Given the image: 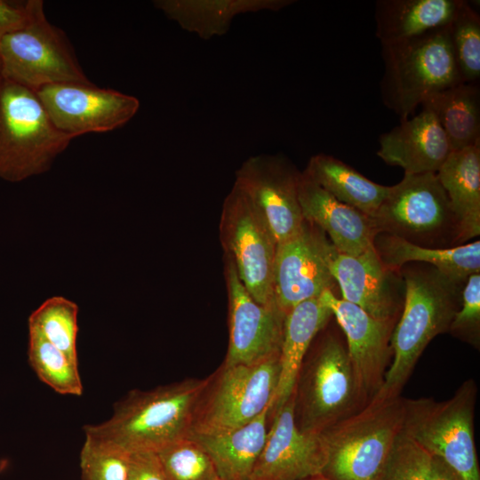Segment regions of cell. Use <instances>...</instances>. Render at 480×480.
Returning <instances> with one entry per match:
<instances>
[{
    "mask_svg": "<svg viewBox=\"0 0 480 480\" xmlns=\"http://www.w3.org/2000/svg\"><path fill=\"white\" fill-rule=\"evenodd\" d=\"M399 272L404 293L391 337L393 359L381 388L371 400L400 396L422 352L436 336L449 332L461 304L464 284L434 267L406 264Z\"/></svg>",
    "mask_w": 480,
    "mask_h": 480,
    "instance_id": "6da1fadb",
    "label": "cell"
},
{
    "mask_svg": "<svg viewBox=\"0 0 480 480\" xmlns=\"http://www.w3.org/2000/svg\"><path fill=\"white\" fill-rule=\"evenodd\" d=\"M206 379H188L148 391L132 390L115 404L112 416L84 427L85 437L128 453L156 452L191 435Z\"/></svg>",
    "mask_w": 480,
    "mask_h": 480,
    "instance_id": "7a4b0ae2",
    "label": "cell"
},
{
    "mask_svg": "<svg viewBox=\"0 0 480 480\" xmlns=\"http://www.w3.org/2000/svg\"><path fill=\"white\" fill-rule=\"evenodd\" d=\"M407 399H372L321 434L322 475L331 480H378L404 432Z\"/></svg>",
    "mask_w": 480,
    "mask_h": 480,
    "instance_id": "3957f363",
    "label": "cell"
},
{
    "mask_svg": "<svg viewBox=\"0 0 480 480\" xmlns=\"http://www.w3.org/2000/svg\"><path fill=\"white\" fill-rule=\"evenodd\" d=\"M383 104L404 121L432 94L462 83L450 25L381 44Z\"/></svg>",
    "mask_w": 480,
    "mask_h": 480,
    "instance_id": "277c9868",
    "label": "cell"
},
{
    "mask_svg": "<svg viewBox=\"0 0 480 480\" xmlns=\"http://www.w3.org/2000/svg\"><path fill=\"white\" fill-rule=\"evenodd\" d=\"M73 140L52 122L36 91L0 76V177L20 181L49 169Z\"/></svg>",
    "mask_w": 480,
    "mask_h": 480,
    "instance_id": "5b68a950",
    "label": "cell"
},
{
    "mask_svg": "<svg viewBox=\"0 0 480 480\" xmlns=\"http://www.w3.org/2000/svg\"><path fill=\"white\" fill-rule=\"evenodd\" d=\"M279 372L280 352L252 364H222L208 377L197 401L191 435L239 428L272 407Z\"/></svg>",
    "mask_w": 480,
    "mask_h": 480,
    "instance_id": "8992f818",
    "label": "cell"
},
{
    "mask_svg": "<svg viewBox=\"0 0 480 480\" xmlns=\"http://www.w3.org/2000/svg\"><path fill=\"white\" fill-rule=\"evenodd\" d=\"M379 233L420 246L460 245V228L436 172L404 175L372 218Z\"/></svg>",
    "mask_w": 480,
    "mask_h": 480,
    "instance_id": "52a82bcc",
    "label": "cell"
},
{
    "mask_svg": "<svg viewBox=\"0 0 480 480\" xmlns=\"http://www.w3.org/2000/svg\"><path fill=\"white\" fill-rule=\"evenodd\" d=\"M364 406L346 346L326 335L303 364L295 387V420L306 433L321 435Z\"/></svg>",
    "mask_w": 480,
    "mask_h": 480,
    "instance_id": "ba28073f",
    "label": "cell"
},
{
    "mask_svg": "<svg viewBox=\"0 0 480 480\" xmlns=\"http://www.w3.org/2000/svg\"><path fill=\"white\" fill-rule=\"evenodd\" d=\"M476 396V384L468 380L445 401H406L404 433L462 480H480L473 428Z\"/></svg>",
    "mask_w": 480,
    "mask_h": 480,
    "instance_id": "9c48e42d",
    "label": "cell"
},
{
    "mask_svg": "<svg viewBox=\"0 0 480 480\" xmlns=\"http://www.w3.org/2000/svg\"><path fill=\"white\" fill-rule=\"evenodd\" d=\"M220 239L239 279L258 303H276L274 269L276 239L264 217L236 185L225 197L220 220Z\"/></svg>",
    "mask_w": 480,
    "mask_h": 480,
    "instance_id": "30bf717a",
    "label": "cell"
},
{
    "mask_svg": "<svg viewBox=\"0 0 480 480\" xmlns=\"http://www.w3.org/2000/svg\"><path fill=\"white\" fill-rule=\"evenodd\" d=\"M0 74L35 91L90 82L65 33L48 21L44 9L27 26L0 39Z\"/></svg>",
    "mask_w": 480,
    "mask_h": 480,
    "instance_id": "8fae6325",
    "label": "cell"
},
{
    "mask_svg": "<svg viewBox=\"0 0 480 480\" xmlns=\"http://www.w3.org/2000/svg\"><path fill=\"white\" fill-rule=\"evenodd\" d=\"M36 92L56 127L73 139L118 129L140 108L136 97L92 82L50 84Z\"/></svg>",
    "mask_w": 480,
    "mask_h": 480,
    "instance_id": "7c38bea8",
    "label": "cell"
},
{
    "mask_svg": "<svg viewBox=\"0 0 480 480\" xmlns=\"http://www.w3.org/2000/svg\"><path fill=\"white\" fill-rule=\"evenodd\" d=\"M300 173L282 154L251 156L236 172L234 185L264 217L277 244L296 235L305 221L298 196Z\"/></svg>",
    "mask_w": 480,
    "mask_h": 480,
    "instance_id": "4fadbf2b",
    "label": "cell"
},
{
    "mask_svg": "<svg viewBox=\"0 0 480 480\" xmlns=\"http://www.w3.org/2000/svg\"><path fill=\"white\" fill-rule=\"evenodd\" d=\"M320 300L331 310L347 340L361 402L364 405L381 388L393 356L391 337L396 320L377 319L356 305L324 291Z\"/></svg>",
    "mask_w": 480,
    "mask_h": 480,
    "instance_id": "5bb4252c",
    "label": "cell"
},
{
    "mask_svg": "<svg viewBox=\"0 0 480 480\" xmlns=\"http://www.w3.org/2000/svg\"><path fill=\"white\" fill-rule=\"evenodd\" d=\"M332 248L325 233L306 220L296 235L277 244L274 295L282 311L332 291L335 281L328 265Z\"/></svg>",
    "mask_w": 480,
    "mask_h": 480,
    "instance_id": "9a60e30c",
    "label": "cell"
},
{
    "mask_svg": "<svg viewBox=\"0 0 480 480\" xmlns=\"http://www.w3.org/2000/svg\"><path fill=\"white\" fill-rule=\"evenodd\" d=\"M228 348L223 365L252 364L280 352L286 314L276 303L264 306L249 294L226 257Z\"/></svg>",
    "mask_w": 480,
    "mask_h": 480,
    "instance_id": "2e32d148",
    "label": "cell"
},
{
    "mask_svg": "<svg viewBox=\"0 0 480 480\" xmlns=\"http://www.w3.org/2000/svg\"><path fill=\"white\" fill-rule=\"evenodd\" d=\"M269 419L264 447L252 469L253 480H303L322 475L326 462L323 437L301 431L295 420V391Z\"/></svg>",
    "mask_w": 480,
    "mask_h": 480,
    "instance_id": "e0dca14e",
    "label": "cell"
},
{
    "mask_svg": "<svg viewBox=\"0 0 480 480\" xmlns=\"http://www.w3.org/2000/svg\"><path fill=\"white\" fill-rule=\"evenodd\" d=\"M328 265L341 299L374 318L397 320L404 303V282L400 272L384 266L373 245L357 255L341 253L333 246Z\"/></svg>",
    "mask_w": 480,
    "mask_h": 480,
    "instance_id": "ac0fdd59",
    "label": "cell"
},
{
    "mask_svg": "<svg viewBox=\"0 0 480 480\" xmlns=\"http://www.w3.org/2000/svg\"><path fill=\"white\" fill-rule=\"evenodd\" d=\"M379 144L377 156L389 165L401 167L404 175L436 173L452 152L435 115L424 107L382 133Z\"/></svg>",
    "mask_w": 480,
    "mask_h": 480,
    "instance_id": "d6986e66",
    "label": "cell"
},
{
    "mask_svg": "<svg viewBox=\"0 0 480 480\" xmlns=\"http://www.w3.org/2000/svg\"><path fill=\"white\" fill-rule=\"evenodd\" d=\"M298 196L304 220L328 235L338 252L357 255L373 245L378 234L373 220L337 200L303 172Z\"/></svg>",
    "mask_w": 480,
    "mask_h": 480,
    "instance_id": "ffe728a7",
    "label": "cell"
},
{
    "mask_svg": "<svg viewBox=\"0 0 480 480\" xmlns=\"http://www.w3.org/2000/svg\"><path fill=\"white\" fill-rule=\"evenodd\" d=\"M332 316L319 297L301 301L286 313L280 348V372L270 416L295 391L310 344Z\"/></svg>",
    "mask_w": 480,
    "mask_h": 480,
    "instance_id": "44dd1931",
    "label": "cell"
},
{
    "mask_svg": "<svg viewBox=\"0 0 480 480\" xmlns=\"http://www.w3.org/2000/svg\"><path fill=\"white\" fill-rule=\"evenodd\" d=\"M293 0H156L154 6L182 29L208 40L228 33L233 20L244 13L277 12Z\"/></svg>",
    "mask_w": 480,
    "mask_h": 480,
    "instance_id": "7402d4cb",
    "label": "cell"
},
{
    "mask_svg": "<svg viewBox=\"0 0 480 480\" xmlns=\"http://www.w3.org/2000/svg\"><path fill=\"white\" fill-rule=\"evenodd\" d=\"M373 247L384 266L395 272L410 262H420L434 267L460 284H465L471 275L480 273L479 240L454 247L434 248L379 233L373 239Z\"/></svg>",
    "mask_w": 480,
    "mask_h": 480,
    "instance_id": "603a6c76",
    "label": "cell"
},
{
    "mask_svg": "<svg viewBox=\"0 0 480 480\" xmlns=\"http://www.w3.org/2000/svg\"><path fill=\"white\" fill-rule=\"evenodd\" d=\"M436 176L467 244L480 235V145L452 151Z\"/></svg>",
    "mask_w": 480,
    "mask_h": 480,
    "instance_id": "cb8c5ba5",
    "label": "cell"
},
{
    "mask_svg": "<svg viewBox=\"0 0 480 480\" xmlns=\"http://www.w3.org/2000/svg\"><path fill=\"white\" fill-rule=\"evenodd\" d=\"M271 407L239 428L212 435H191L208 453L222 480L251 476L264 447Z\"/></svg>",
    "mask_w": 480,
    "mask_h": 480,
    "instance_id": "d4e9b609",
    "label": "cell"
},
{
    "mask_svg": "<svg viewBox=\"0 0 480 480\" xmlns=\"http://www.w3.org/2000/svg\"><path fill=\"white\" fill-rule=\"evenodd\" d=\"M461 0H378L376 36L381 44L449 26Z\"/></svg>",
    "mask_w": 480,
    "mask_h": 480,
    "instance_id": "484cf974",
    "label": "cell"
},
{
    "mask_svg": "<svg viewBox=\"0 0 480 480\" xmlns=\"http://www.w3.org/2000/svg\"><path fill=\"white\" fill-rule=\"evenodd\" d=\"M303 172L337 200L372 219L389 191L388 186L367 179L343 161L324 153L311 156Z\"/></svg>",
    "mask_w": 480,
    "mask_h": 480,
    "instance_id": "4316f807",
    "label": "cell"
},
{
    "mask_svg": "<svg viewBox=\"0 0 480 480\" xmlns=\"http://www.w3.org/2000/svg\"><path fill=\"white\" fill-rule=\"evenodd\" d=\"M428 108L444 130L452 151L480 145V87L460 83L429 96Z\"/></svg>",
    "mask_w": 480,
    "mask_h": 480,
    "instance_id": "83f0119b",
    "label": "cell"
},
{
    "mask_svg": "<svg viewBox=\"0 0 480 480\" xmlns=\"http://www.w3.org/2000/svg\"><path fill=\"white\" fill-rule=\"evenodd\" d=\"M28 362L38 379L61 395L81 396L83 384L78 363L49 342L42 334L28 328Z\"/></svg>",
    "mask_w": 480,
    "mask_h": 480,
    "instance_id": "f1b7e54d",
    "label": "cell"
},
{
    "mask_svg": "<svg viewBox=\"0 0 480 480\" xmlns=\"http://www.w3.org/2000/svg\"><path fill=\"white\" fill-rule=\"evenodd\" d=\"M77 305L61 296H54L36 309L28 318V328L37 331L49 342L77 362Z\"/></svg>",
    "mask_w": 480,
    "mask_h": 480,
    "instance_id": "f546056e",
    "label": "cell"
},
{
    "mask_svg": "<svg viewBox=\"0 0 480 480\" xmlns=\"http://www.w3.org/2000/svg\"><path fill=\"white\" fill-rule=\"evenodd\" d=\"M451 41L462 83H478L480 77V16L461 0L450 24Z\"/></svg>",
    "mask_w": 480,
    "mask_h": 480,
    "instance_id": "4dcf8cb0",
    "label": "cell"
},
{
    "mask_svg": "<svg viewBox=\"0 0 480 480\" xmlns=\"http://www.w3.org/2000/svg\"><path fill=\"white\" fill-rule=\"evenodd\" d=\"M156 453L168 480H216L219 477L208 453L191 436L173 442Z\"/></svg>",
    "mask_w": 480,
    "mask_h": 480,
    "instance_id": "1f68e13d",
    "label": "cell"
},
{
    "mask_svg": "<svg viewBox=\"0 0 480 480\" xmlns=\"http://www.w3.org/2000/svg\"><path fill=\"white\" fill-rule=\"evenodd\" d=\"M130 453L85 437L80 452L82 480H127Z\"/></svg>",
    "mask_w": 480,
    "mask_h": 480,
    "instance_id": "d6a6232c",
    "label": "cell"
},
{
    "mask_svg": "<svg viewBox=\"0 0 480 480\" xmlns=\"http://www.w3.org/2000/svg\"><path fill=\"white\" fill-rule=\"evenodd\" d=\"M430 457L404 431L378 480H426Z\"/></svg>",
    "mask_w": 480,
    "mask_h": 480,
    "instance_id": "836d02e7",
    "label": "cell"
},
{
    "mask_svg": "<svg viewBox=\"0 0 480 480\" xmlns=\"http://www.w3.org/2000/svg\"><path fill=\"white\" fill-rule=\"evenodd\" d=\"M449 332L460 340L479 345L480 273L471 275L464 284L461 304L451 323Z\"/></svg>",
    "mask_w": 480,
    "mask_h": 480,
    "instance_id": "e575fe53",
    "label": "cell"
},
{
    "mask_svg": "<svg viewBox=\"0 0 480 480\" xmlns=\"http://www.w3.org/2000/svg\"><path fill=\"white\" fill-rule=\"evenodd\" d=\"M43 9L41 0H0V39L27 26Z\"/></svg>",
    "mask_w": 480,
    "mask_h": 480,
    "instance_id": "d590c367",
    "label": "cell"
},
{
    "mask_svg": "<svg viewBox=\"0 0 480 480\" xmlns=\"http://www.w3.org/2000/svg\"><path fill=\"white\" fill-rule=\"evenodd\" d=\"M127 480H168L155 452L130 453Z\"/></svg>",
    "mask_w": 480,
    "mask_h": 480,
    "instance_id": "8d00e7d4",
    "label": "cell"
},
{
    "mask_svg": "<svg viewBox=\"0 0 480 480\" xmlns=\"http://www.w3.org/2000/svg\"><path fill=\"white\" fill-rule=\"evenodd\" d=\"M426 480H462V478L442 459L431 456Z\"/></svg>",
    "mask_w": 480,
    "mask_h": 480,
    "instance_id": "74e56055",
    "label": "cell"
},
{
    "mask_svg": "<svg viewBox=\"0 0 480 480\" xmlns=\"http://www.w3.org/2000/svg\"><path fill=\"white\" fill-rule=\"evenodd\" d=\"M303 480H331V479H329L328 477L323 475H318V476H311Z\"/></svg>",
    "mask_w": 480,
    "mask_h": 480,
    "instance_id": "f35d334b",
    "label": "cell"
},
{
    "mask_svg": "<svg viewBox=\"0 0 480 480\" xmlns=\"http://www.w3.org/2000/svg\"><path fill=\"white\" fill-rule=\"evenodd\" d=\"M245 480H253V479H252L251 477H248V478H247V479H245Z\"/></svg>",
    "mask_w": 480,
    "mask_h": 480,
    "instance_id": "ab89813d",
    "label": "cell"
},
{
    "mask_svg": "<svg viewBox=\"0 0 480 480\" xmlns=\"http://www.w3.org/2000/svg\"><path fill=\"white\" fill-rule=\"evenodd\" d=\"M216 480H222V479H220V477H218Z\"/></svg>",
    "mask_w": 480,
    "mask_h": 480,
    "instance_id": "60d3db41",
    "label": "cell"
},
{
    "mask_svg": "<svg viewBox=\"0 0 480 480\" xmlns=\"http://www.w3.org/2000/svg\"><path fill=\"white\" fill-rule=\"evenodd\" d=\"M0 76H1V74H0Z\"/></svg>",
    "mask_w": 480,
    "mask_h": 480,
    "instance_id": "b9f144b4",
    "label": "cell"
}]
</instances>
